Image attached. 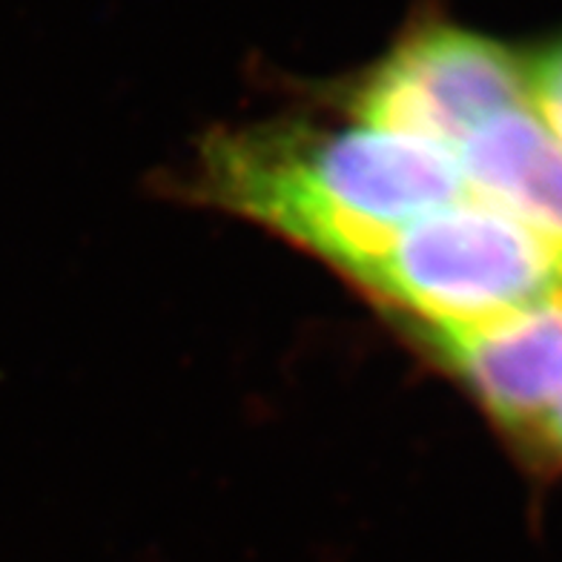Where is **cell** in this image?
<instances>
[{
	"label": "cell",
	"mask_w": 562,
	"mask_h": 562,
	"mask_svg": "<svg viewBox=\"0 0 562 562\" xmlns=\"http://www.w3.org/2000/svg\"><path fill=\"white\" fill-rule=\"evenodd\" d=\"M201 181L213 201L348 276L402 227L465 195L453 149L368 124L222 135Z\"/></svg>",
	"instance_id": "cell-1"
},
{
	"label": "cell",
	"mask_w": 562,
	"mask_h": 562,
	"mask_svg": "<svg viewBox=\"0 0 562 562\" xmlns=\"http://www.w3.org/2000/svg\"><path fill=\"white\" fill-rule=\"evenodd\" d=\"M422 334L468 327L562 290V250L482 201L402 227L353 276Z\"/></svg>",
	"instance_id": "cell-2"
},
{
	"label": "cell",
	"mask_w": 562,
	"mask_h": 562,
	"mask_svg": "<svg viewBox=\"0 0 562 562\" xmlns=\"http://www.w3.org/2000/svg\"><path fill=\"white\" fill-rule=\"evenodd\" d=\"M528 104L526 64L457 26H428L393 49L356 95L362 124L457 149L476 126Z\"/></svg>",
	"instance_id": "cell-3"
},
{
	"label": "cell",
	"mask_w": 562,
	"mask_h": 562,
	"mask_svg": "<svg viewBox=\"0 0 562 562\" xmlns=\"http://www.w3.org/2000/svg\"><path fill=\"white\" fill-rule=\"evenodd\" d=\"M422 336L496 428L537 451L562 402V290L480 325Z\"/></svg>",
	"instance_id": "cell-4"
},
{
	"label": "cell",
	"mask_w": 562,
	"mask_h": 562,
	"mask_svg": "<svg viewBox=\"0 0 562 562\" xmlns=\"http://www.w3.org/2000/svg\"><path fill=\"white\" fill-rule=\"evenodd\" d=\"M453 156L476 201L562 250V147L531 101L476 126Z\"/></svg>",
	"instance_id": "cell-5"
},
{
	"label": "cell",
	"mask_w": 562,
	"mask_h": 562,
	"mask_svg": "<svg viewBox=\"0 0 562 562\" xmlns=\"http://www.w3.org/2000/svg\"><path fill=\"white\" fill-rule=\"evenodd\" d=\"M528 101L562 147V37L526 64Z\"/></svg>",
	"instance_id": "cell-6"
},
{
	"label": "cell",
	"mask_w": 562,
	"mask_h": 562,
	"mask_svg": "<svg viewBox=\"0 0 562 562\" xmlns=\"http://www.w3.org/2000/svg\"><path fill=\"white\" fill-rule=\"evenodd\" d=\"M537 453H542L551 462H560L562 465V402L557 405V411L548 419L546 430H542L540 442H537Z\"/></svg>",
	"instance_id": "cell-7"
}]
</instances>
